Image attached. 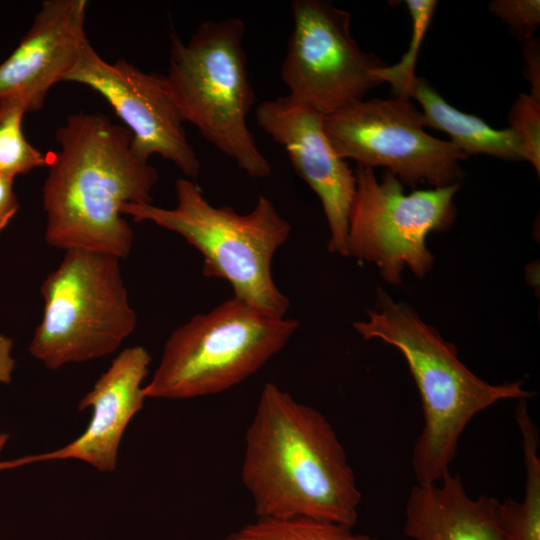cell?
Instances as JSON below:
<instances>
[{"label":"cell","instance_id":"cell-14","mask_svg":"<svg viewBox=\"0 0 540 540\" xmlns=\"http://www.w3.org/2000/svg\"><path fill=\"white\" fill-rule=\"evenodd\" d=\"M86 0L42 2L28 32L0 64V100L20 97L28 112L42 108L50 88L62 82L85 45Z\"/></svg>","mask_w":540,"mask_h":540},{"label":"cell","instance_id":"cell-1","mask_svg":"<svg viewBox=\"0 0 540 540\" xmlns=\"http://www.w3.org/2000/svg\"><path fill=\"white\" fill-rule=\"evenodd\" d=\"M56 142L42 189L46 243L126 258L133 230L121 209L152 203L156 169L135 150L131 132L103 114L69 115Z\"/></svg>","mask_w":540,"mask_h":540},{"label":"cell","instance_id":"cell-20","mask_svg":"<svg viewBox=\"0 0 540 540\" xmlns=\"http://www.w3.org/2000/svg\"><path fill=\"white\" fill-rule=\"evenodd\" d=\"M508 120L518 137L524 160L540 172V100L531 94L521 93L512 105Z\"/></svg>","mask_w":540,"mask_h":540},{"label":"cell","instance_id":"cell-22","mask_svg":"<svg viewBox=\"0 0 540 540\" xmlns=\"http://www.w3.org/2000/svg\"><path fill=\"white\" fill-rule=\"evenodd\" d=\"M523 57L525 60V77L531 84V95L540 100V49L539 39L535 36L524 41Z\"/></svg>","mask_w":540,"mask_h":540},{"label":"cell","instance_id":"cell-25","mask_svg":"<svg viewBox=\"0 0 540 540\" xmlns=\"http://www.w3.org/2000/svg\"><path fill=\"white\" fill-rule=\"evenodd\" d=\"M8 441V434L0 432V452Z\"/></svg>","mask_w":540,"mask_h":540},{"label":"cell","instance_id":"cell-16","mask_svg":"<svg viewBox=\"0 0 540 540\" xmlns=\"http://www.w3.org/2000/svg\"><path fill=\"white\" fill-rule=\"evenodd\" d=\"M399 98H414L423 109L426 126L447 133L467 156L488 154L505 160H524L521 143L511 128L497 130L475 115L459 111L423 78L414 77Z\"/></svg>","mask_w":540,"mask_h":540},{"label":"cell","instance_id":"cell-5","mask_svg":"<svg viewBox=\"0 0 540 540\" xmlns=\"http://www.w3.org/2000/svg\"><path fill=\"white\" fill-rule=\"evenodd\" d=\"M246 26L239 18L206 20L187 41L170 35L164 75L182 117L252 178L272 167L260 151L247 118L255 101L243 48Z\"/></svg>","mask_w":540,"mask_h":540},{"label":"cell","instance_id":"cell-7","mask_svg":"<svg viewBox=\"0 0 540 540\" xmlns=\"http://www.w3.org/2000/svg\"><path fill=\"white\" fill-rule=\"evenodd\" d=\"M119 258L70 249L41 285L43 316L30 354L50 369L102 358L118 350L134 331Z\"/></svg>","mask_w":540,"mask_h":540},{"label":"cell","instance_id":"cell-9","mask_svg":"<svg viewBox=\"0 0 540 540\" xmlns=\"http://www.w3.org/2000/svg\"><path fill=\"white\" fill-rule=\"evenodd\" d=\"M323 126L341 159L386 167L402 184L442 188L462 176L459 162L467 155L426 133L423 113L408 99H363L325 116Z\"/></svg>","mask_w":540,"mask_h":540},{"label":"cell","instance_id":"cell-11","mask_svg":"<svg viewBox=\"0 0 540 540\" xmlns=\"http://www.w3.org/2000/svg\"><path fill=\"white\" fill-rule=\"evenodd\" d=\"M62 82L88 86L103 96L131 132L133 146L143 158L159 155L189 179L199 174L200 160L164 75L144 72L123 59L107 62L88 42Z\"/></svg>","mask_w":540,"mask_h":540},{"label":"cell","instance_id":"cell-21","mask_svg":"<svg viewBox=\"0 0 540 540\" xmlns=\"http://www.w3.org/2000/svg\"><path fill=\"white\" fill-rule=\"evenodd\" d=\"M489 9L508 25L515 37L524 41L534 37L540 23L539 0H494Z\"/></svg>","mask_w":540,"mask_h":540},{"label":"cell","instance_id":"cell-15","mask_svg":"<svg viewBox=\"0 0 540 540\" xmlns=\"http://www.w3.org/2000/svg\"><path fill=\"white\" fill-rule=\"evenodd\" d=\"M404 516V532L413 540H511L502 502L488 495L470 497L459 474L413 486Z\"/></svg>","mask_w":540,"mask_h":540},{"label":"cell","instance_id":"cell-10","mask_svg":"<svg viewBox=\"0 0 540 540\" xmlns=\"http://www.w3.org/2000/svg\"><path fill=\"white\" fill-rule=\"evenodd\" d=\"M291 10L293 30L280 67L290 98L325 117L382 84L376 72L386 65L359 47L347 11L325 0H295Z\"/></svg>","mask_w":540,"mask_h":540},{"label":"cell","instance_id":"cell-12","mask_svg":"<svg viewBox=\"0 0 540 540\" xmlns=\"http://www.w3.org/2000/svg\"><path fill=\"white\" fill-rule=\"evenodd\" d=\"M324 116L288 95L261 102L257 125L287 152L296 173L319 197L330 229L328 250L347 256L355 173L334 151Z\"/></svg>","mask_w":540,"mask_h":540},{"label":"cell","instance_id":"cell-13","mask_svg":"<svg viewBox=\"0 0 540 540\" xmlns=\"http://www.w3.org/2000/svg\"><path fill=\"white\" fill-rule=\"evenodd\" d=\"M151 355L143 346L122 350L93 387L81 398L78 410L91 409L84 432L67 445L38 455L0 462V469L42 461L76 459L101 472H113L124 432L132 418L143 408V381L148 374Z\"/></svg>","mask_w":540,"mask_h":540},{"label":"cell","instance_id":"cell-19","mask_svg":"<svg viewBox=\"0 0 540 540\" xmlns=\"http://www.w3.org/2000/svg\"><path fill=\"white\" fill-rule=\"evenodd\" d=\"M409 14L412 18V36L406 53L401 61L393 66H384L377 70V76L382 83H389L397 97H400L415 75L417 54L424 39L426 30L433 17L437 1L435 0H406Z\"/></svg>","mask_w":540,"mask_h":540},{"label":"cell","instance_id":"cell-4","mask_svg":"<svg viewBox=\"0 0 540 540\" xmlns=\"http://www.w3.org/2000/svg\"><path fill=\"white\" fill-rule=\"evenodd\" d=\"M175 191L177 204L172 209L128 203L121 213L179 234L201 253L205 277L227 281L235 298L268 316L284 318L290 300L273 280L272 259L291 226L272 201L261 195L249 213L239 214L229 206L212 205L192 179L178 178Z\"/></svg>","mask_w":540,"mask_h":540},{"label":"cell","instance_id":"cell-18","mask_svg":"<svg viewBox=\"0 0 540 540\" xmlns=\"http://www.w3.org/2000/svg\"><path fill=\"white\" fill-rule=\"evenodd\" d=\"M27 106L20 97L0 100V175L14 179L47 166L45 155L25 138L22 121Z\"/></svg>","mask_w":540,"mask_h":540},{"label":"cell","instance_id":"cell-2","mask_svg":"<svg viewBox=\"0 0 540 540\" xmlns=\"http://www.w3.org/2000/svg\"><path fill=\"white\" fill-rule=\"evenodd\" d=\"M241 480L257 518L357 523L362 494L333 426L272 382L245 432Z\"/></svg>","mask_w":540,"mask_h":540},{"label":"cell","instance_id":"cell-17","mask_svg":"<svg viewBox=\"0 0 540 540\" xmlns=\"http://www.w3.org/2000/svg\"><path fill=\"white\" fill-rule=\"evenodd\" d=\"M225 540H379L353 527L312 518H256L228 534Z\"/></svg>","mask_w":540,"mask_h":540},{"label":"cell","instance_id":"cell-3","mask_svg":"<svg viewBox=\"0 0 540 540\" xmlns=\"http://www.w3.org/2000/svg\"><path fill=\"white\" fill-rule=\"evenodd\" d=\"M377 310L353 324L365 339H380L405 358L418 388L423 428L412 453L417 483H434L450 472L460 437L469 422L492 405L529 399L534 392L523 381L489 383L474 374L456 347L423 322L405 303H397L378 288Z\"/></svg>","mask_w":540,"mask_h":540},{"label":"cell","instance_id":"cell-24","mask_svg":"<svg viewBox=\"0 0 540 540\" xmlns=\"http://www.w3.org/2000/svg\"><path fill=\"white\" fill-rule=\"evenodd\" d=\"M13 341L0 334V383L9 384L15 367V360L11 356Z\"/></svg>","mask_w":540,"mask_h":540},{"label":"cell","instance_id":"cell-23","mask_svg":"<svg viewBox=\"0 0 540 540\" xmlns=\"http://www.w3.org/2000/svg\"><path fill=\"white\" fill-rule=\"evenodd\" d=\"M13 184L14 179L0 175V232L8 225L19 208Z\"/></svg>","mask_w":540,"mask_h":540},{"label":"cell","instance_id":"cell-6","mask_svg":"<svg viewBox=\"0 0 540 540\" xmlns=\"http://www.w3.org/2000/svg\"><path fill=\"white\" fill-rule=\"evenodd\" d=\"M298 327L232 297L170 334L144 394L189 399L224 392L260 370Z\"/></svg>","mask_w":540,"mask_h":540},{"label":"cell","instance_id":"cell-8","mask_svg":"<svg viewBox=\"0 0 540 540\" xmlns=\"http://www.w3.org/2000/svg\"><path fill=\"white\" fill-rule=\"evenodd\" d=\"M355 179L347 256L374 263L382 278L394 286L401 283L405 266L424 277L434 260L426 237L453 223V197L459 184L405 194L394 174L386 170L378 181L374 170L364 166H358Z\"/></svg>","mask_w":540,"mask_h":540}]
</instances>
